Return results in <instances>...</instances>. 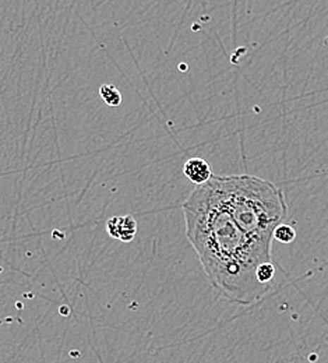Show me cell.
Wrapping results in <instances>:
<instances>
[{
	"instance_id": "6da1fadb",
	"label": "cell",
	"mask_w": 328,
	"mask_h": 363,
	"mask_svg": "<svg viewBox=\"0 0 328 363\" xmlns=\"http://www.w3.org/2000/svg\"><path fill=\"white\" fill-rule=\"evenodd\" d=\"M186 235L214 290L228 302L252 304L269 291L256 271L272 261L271 243L245 232L222 204L212 182L198 184L183 203Z\"/></svg>"
},
{
	"instance_id": "7a4b0ae2",
	"label": "cell",
	"mask_w": 328,
	"mask_h": 363,
	"mask_svg": "<svg viewBox=\"0 0 328 363\" xmlns=\"http://www.w3.org/2000/svg\"><path fill=\"white\" fill-rule=\"evenodd\" d=\"M209 181L236 224L250 237L271 243L274 230L288 214L284 191L272 182L250 175H212Z\"/></svg>"
},
{
	"instance_id": "3957f363",
	"label": "cell",
	"mask_w": 328,
	"mask_h": 363,
	"mask_svg": "<svg viewBox=\"0 0 328 363\" xmlns=\"http://www.w3.org/2000/svg\"><path fill=\"white\" fill-rule=\"evenodd\" d=\"M107 231L111 238L122 242H131L137 234V222L131 215L114 217L107 222Z\"/></svg>"
},
{
	"instance_id": "277c9868",
	"label": "cell",
	"mask_w": 328,
	"mask_h": 363,
	"mask_svg": "<svg viewBox=\"0 0 328 363\" xmlns=\"http://www.w3.org/2000/svg\"><path fill=\"white\" fill-rule=\"evenodd\" d=\"M183 174L189 181L196 183L197 186L204 184L212 178L209 164L200 157H193L186 161L183 165Z\"/></svg>"
},
{
	"instance_id": "5b68a950",
	"label": "cell",
	"mask_w": 328,
	"mask_h": 363,
	"mask_svg": "<svg viewBox=\"0 0 328 363\" xmlns=\"http://www.w3.org/2000/svg\"><path fill=\"white\" fill-rule=\"evenodd\" d=\"M99 95L109 107H119L123 101L121 91L112 84H104L99 87Z\"/></svg>"
},
{
	"instance_id": "8992f818",
	"label": "cell",
	"mask_w": 328,
	"mask_h": 363,
	"mask_svg": "<svg viewBox=\"0 0 328 363\" xmlns=\"http://www.w3.org/2000/svg\"><path fill=\"white\" fill-rule=\"evenodd\" d=\"M275 273H277L275 264L272 261H265L257 268L256 275H257V280H259L260 284L271 290L272 288V282L275 280Z\"/></svg>"
},
{
	"instance_id": "52a82bcc",
	"label": "cell",
	"mask_w": 328,
	"mask_h": 363,
	"mask_svg": "<svg viewBox=\"0 0 328 363\" xmlns=\"http://www.w3.org/2000/svg\"><path fill=\"white\" fill-rule=\"evenodd\" d=\"M274 239L281 243H291L293 242L296 239V231L293 227L282 222L279 224L275 230H274V234H272Z\"/></svg>"
}]
</instances>
